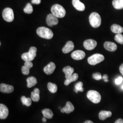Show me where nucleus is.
Here are the masks:
<instances>
[{
	"label": "nucleus",
	"instance_id": "nucleus-1",
	"mask_svg": "<svg viewBox=\"0 0 123 123\" xmlns=\"http://www.w3.org/2000/svg\"><path fill=\"white\" fill-rule=\"evenodd\" d=\"M37 33L40 37L44 39H51L53 37V33L52 30L44 26L38 27L37 30Z\"/></svg>",
	"mask_w": 123,
	"mask_h": 123
},
{
	"label": "nucleus",
	"instance_id": "nucleus-2",
	"mask_svg": "<svg viewBox=\"0 0 123 123\" xmlns=\"http://www.w3.org/2000/svg\"><path fill=\"white\" fill-rule=\"evenodd\" d=\"M51 12L57 18H64L66 15V11L61 5L55 4L51 8Z\"/></svg>",
	"mask_w": 123,
	"mask_h": 123
},
{
	"label": "nucleus",
	"instance_id": "nucleus-3",
	"mask_svg": "<svg viewBox=\"0 0 123 123\" xmlns=\"http://www.w3.org/2000/svg\"><path fill=\"white\" fill-rule=\"evenodd\" d=\"M89 22L92 27L98 28L101 25V17L97 12H92L89 17Z\"/></svg>",
	"mask_w": 123,
	"mask_h": 123
},
{
	"label": "nucleus",
	"instance_id": "nucleus-4",
	"mask_svg": "<svg viewBox=\"0 0 123 123\" xmlns=\"http://www.w3.org/2000/svg\"><path fill=\"white\" fill-rule=\"evenodd\" d=\"M37 49L35 47H31L28 53H23L22 55V60L25 62H31L35 58L37 55Z\"/></svg>",
	"mask_w": 123,
	"mask_h": 123
},
{
	"label": "nucleus",
	"instance_id": "nucleus-5",
	"mask_svg": "<svg viewBox=\"0 0 123 123\" xmlns=\"http://www.w3.org/2000/svg\"><path fill=\"white\" fill-rule=\"evenodd\" d=\"M105 60L104 55L99 53H96L88 58V63L91 65H95Z\"/></svg>",
	"mask_w": 123,
	"mask_h": 123
},
{
	"label": "nucleus",
	"instance_id": "nucleus-6",
	"mask_svg": "<svg viewBox=\"0 0 123 123\" xmlns=\"http://www.w3.org/2000/svg\"><path fill=\"white\" fill-rule=\"evenodd\" d=\"M88 99L94 104L99 103L101 99V96L99 93L95 90H89L87 94Z\"/></svg>",
	"mask_w": 123,
	"mask_h": 123
},
{
	"label": "nucleus",
	"instance_id": "nucleus-7",
	"mask_svg": "<svg viewBox=\"0 0 123 123\" xmlns=\"http://www.w3.org/2000/svg\"><path fill=\"white\" fill-rule=\"evenodd\" d=\"M2 17L5 21L7 22H12L14 20V16L12 9L10 8H6L2 12Z\"/></svg>",
	"mask_w": 123,
	"mask_h": 123
},
{
	"label": "nucleus",
	"instance_id": "nucleus-8",
	"mask_svg": "<svg viewBox=\"0 0 123 123\" xmlns=\"http://www.w3.org/2000/svg\"><path fill=\"white\" fill-rule=\"evenodd\" d=\"M84 48L88 50H92L95 49L97 46V42L93 39H88L84 42Z\"/></svg>",
	"mask_w": 123,
	"mask_h": 123
},
{
	"label": "nucleus",
	"instance_id": "nucleus-9",
	"mask_svg": "<svg viewBox=\"0 0 123 123\" xmlns=\"http://www.w3.org/2000/svg\"><path fill=\"white\" fill-rule=\"evenodd\" d=\"M46 22L48 26H52L54 25H57L58 23V20L57 17L52 13L49 14L47 16L46 18Z\"/></svg>",
	"mask_w": 123,
	"mask_h": 123
},
{
	"label": "nucleus",
	"instance_id": "nucleus-10",
	"mask_svg": "<svg viewBox=\"0 0 123 123\" xmlns=\"http://www.w3.org/2000/svg\"><path fill=\"white\" fill-rule=\"evenodd\" d=\"M85 57V53L82 50H76L71 54V57L76 60H80Z\"/></svg>",
	"mask_w": 123,
	"mask_h": 123
},
{
	"label": "nucleus",
	"instance_id": "nucleus-11",
	"mask_svg": "<svg viewBox=\"0 0 123 123\" xmlns=\"http://www.w3.org/2000/svg\"><path fill=\"white\" fill-rule=\"evenodd\" d=\"M9 110L7 107L3 104L0 105V119H6L8 116Z\"/></svg>",
	"mask_w": 123,
	"mask_h": 123
},
{
	"label": "nucleus",
	"instance_id": "nucleus-12",
	"mask_svg": "<svg viewBox=\"0 0 123 123\" xmlns=\"http://www.w3.org/2000/svg\"><path fill=\"white\" fill-rule=\"evenodd\" d=\"M14 87L12 86L5 84H1L0 85V91L3 93H10L13 92Z\"/></svg>",
	"mask_w": 123,
	"mask_h": 123
},
{
	"label": "nucleus",
	"instance_id": "nucleus-13",
	"mask_svg": "<svg viewBox=\"0 0 123 123\" xmlns=\"http://www.w3.org/2000/svg\"><path fill=\"white\" fill-rule=\"evenodd\" d=\"M56 68V65L53 62H50L46 66L44 67L43 70L44 73L47 75H51L54 72Z\"/></svg>",
	"mask_w": 123,
	"mask_h": 123
},
{
	"label": "nucleus",
	"instance_id": "nucleus-14",
	"mask_svg": "<svg viewBox=\"0 0 123 123\" xmlns=\"http://www.w3.org/2000/svg\"><path fill=\"white\" fill-rule=\"evenodd\" d=\"M74 110V107L73 104L69 101H68L66 103V106L62 108L61 110L62 113H66V114H68L71 112H73Z\"/></svg>",
	"mask_w": 123,
	"mask_h": 123
},
{
	"label": "nucleus",
	"instance_id": "nucleus-15",
	"mask_svg": "<svg viewBox=\"0 0 123 123\" xmlns=\"http://www.w3.org/2000/svg\"><path fill=\"white\" fill-rule=\"evenodd\" d=\"M104 46L107 50L112 52L115 51L117 49L116 44L111 42H106L104 43Z\"/></svg>",
	"mask_w": 123,
	"mask_h": 123
},
{
	"label": "nucleus",
	"instance_id": "nucleus-16",
	"mask_svg": "<svg viewBox=\"0 0 123 123\" xmlns=\"http://www.w3.org/2000/svg\"><path fill=\"white\" fill-rule=\"evenodd\" d=\"M72 4L75 8L79 11H84L85 9V6L84 3L79 0H73Z\"/></svg>",
	"mask_w": 123,
	"mask_h": 123
},
{
	"label": "nucleus",
	"instance_id": "nucleus-17",
	"mask_svg": "<svg viewBox=\"0 0 123 123\" xmlns=\"http://www.w3.org/2000/svg\"><path fill=\"white\" fill-rule=\"evenodd\" d=\"M74 48V43L72 41H68L67 43L65 46L62 49V52L64 53H68L71 52Z\"/></svg>",
	"mask_w": 123,
	"mask_h": 123
},
{
	"label": "nucleus",
	"instance_id": "nucleus-18",
	"mask_svg": "<svg viewBox=\"0 0 123 123\" xmlns=\"http://www.w3.org/2000/svg\"><path fill=\"white\" fill-rule=\"evenodd\" d=\"M62 71L65 74L66 79H68L70 78L73 74V73L74 72V69L70 66H66L63 68Z\"/></svg>",
	"mask_w": 123,
	"mask_h": 123
},
{
	"label": "nucleus",
	"instance_id": "nucleus-19",
	"mask_svg": "<svg viewBox=\"0 0 123 123\" xmlns=\"http://www.w3.org/2000/svg\"><path fill=\"white\" fill-rule=\"evenodd\" d=\"M40 90L37 88H35L34 91L31 92V97L32 100L34 102H38L40 100Z\"/></svg>",
	"mask_w": 123,
	"mask_h": 123
},
{
	"label": "nucleus",
	"instance_id": "nucleus-20",
	"mask_svg": "<svg viewBox=\"0 0 123 123\" xmlns=\"http://www.w3.org/2000/svg\"><path fill=\"white\" fill-rule=\"evenodd\" d=\"M112 112L108 111L102 110L99 113V118L101 120H104L112 116Z\"/></svg>",
	"mask_w": 123,
	"mask_h": 123
},
{
	"label": "nucleus",
	"instance_id": "nucleus-21",
	"mask_svg": "<svg viewBox=\"0 0 123 123\" xmlns=\"http://www.w3.org/2000/svg\"><path fill=\"white\" fill-rule=\"evenodd\" d=\"M111 30L114 33L121 34L123 32V27L118 24H114L111 26Z\"/></svg>",
	"mask_w": 123,
	"mask_h": 123
},
{
	"label": "nucleus",
	"instance_id": "nucleus-22",
	"mask_svg": "<svg viewBox=\"0 0 123 123\" xmlns=\"http://www.w3.org/2000/svg\"><path fill=\"white\" fill-rule=\"evenodd\" d=\"M27 87L31 88L35 86L37 84V80L36 78L34 77H30L26 79Z\"/></svg>",
	"mask_w": 123,
	"mask_h": 123
},
{
	"label": "nucleus",
	"instance_id": "nucleus-23",
	"mask_svg": "<svg viewBox=\"0 0 123 123\" xmlns=\"http://www.w3.org/2000/svg\"><path fill=\"white\" fill-rule=\"evenodd\" d=\"M79 78V75L77 74H74L69 79H66L64 81V84L66 86H68L72 82L76 81Z\"/></svg>",
	"mask_w": 123,
	"mask_h": 123
},
{
	"label": "nucleus",
	"instance_id": "nucleus-24",
	"mask_svg": "<svg viewBox=\"0 0 123 123\" xmlns=\"http://www.w3.org/2000/svg\"><path fill=\"white\" fill-rule=\"evenodd\" d=\"M42 113L43 115V117L47 119H52L53 116L52 111L49 109H45L43 110H42Z\"/></svg>",
	"mask_w": 123,
	"mask_h": 123
},
{
	"label": "nucleus",
	"instance_id": "nucleus-25",
	"mask_svg": "<svg viewBox=\"0 0 123 123\" xmlns=\"http://www.w3.org/2000/svg\"><path fill=\"white\" fill-rule=\"evenodd\" d=\"M112 4L115 9H123V0H113Z\"/></svg>",
	"mask_w": 123,
	"mask_h": 123
},
{
	"label": "nucleus",
	"instance_id": "nucleus-26",
	"mask_svg": "<svg viewBox=\"0 0 123 123\" xmlns=\"http://www.w3.org/2000/svg\"><path fill=\"white\" fill-rule=\"evenodd\" d=\"M21 101L22 104L26 106L27 107H29L31 105L32 103V99L30 98H26L24 96L21 97Z\"/></svg>",
	"mask_w": 123,
	"mask_h": 123
},
{
	"label": "nucleus",
	"instance_id": "nucleus-27",
	"mask_svg": "<svg viewBox=\"0 0 123 123\" xmlns=\"http://www.w3.org/2000/svg\"><path fill=\"white\" fill-rule=\"evenodd\" d=\"M47 87L49 91L52 93H55L57 92V87L56 84L49 82L48 84Z\"/></svg>",
	"mask_w": 123,
	"mask_h": 123
},
{
	"label": "nucleus",
	"instance_id": "nucleus-28",
	"mask_svg": "<svg viewBox=\"0 0 123 123\" xmlns=\"http://www.w3.org/2000/svg\"><path fill=\"white\" fill-rule=\"evenodd\" d=\"M83 83L82 82H79L77 83L75 85L74 91L76 93L79 92H83L84 88H83Z\"/></svg>",
	"mask_w": 123,
	"mask_h": 123
},
{
	"label": "nucleus",
	"instance_id": "nucleus-29",
	"mask_svg": "<svg viewBox=\"0 0 123 123\" xmlns=\"http://www.w3.org/2000/svg\"><path fill=\"white\" fill-rule=\"evenodd\" d=\"M23 11L25 13H27V14H31L32 13L33 9L31 3H27L26 4V7L23 9Z\"/></svg>",
	"mask_w": 123,
	"mask_h": 123
},
{
	"label": "nucleus",
	"instance_id": "nucleus-30",
	"mask_svg": "<svg viewBox=\"0 0 123 123\" xmlns=\"http://www.w3.org/2000/svg\"><path fill=\"white\" fill-rule=\"evenodd\" d=\"M115 40L119 43L123 45V36L121 34H117L114 37Z\"/></svg>",
	"mask_w": 123,
	"mask_h": 123
},
{
	"label": "nucleus",
	"instance_id": "nucleus-31",
	"mask_svg": "<svg viewBox=\"0 0 123 123\" xmlns=\"http://www.w3.org/2000/svg\"><path fill=\"white\" fill-rule=\"evenodd\" d=\"M30 68H29L27 66H25V65L22 66V74L25 75L29 74L30 73Z\"/></svg>",
	"mask_w": 123,
	"mask_h": 123
},
{
	"label": "nucleus",
	"instance_id": "nucleus-32",
	"mask_svg": "<svg viewBox=\"0 0 123 123\" xmlns=\"http://www.w3.org/2000/svg\"><path fill=\"white\" fill-rule=\"evenodd\" d=\"M92 78L96 80H99L102 79V77L101 74L99 72H97L93 74L92 75Z\"/></svg>",
	"mask_w": 123,
	"mask_h": 123
},
{
	"label": "nucleus",
	"instance_id": "nucleus-33",
	"mask_svg": "<svg viewBox=\"0 0 123 123\" xmlns=\"http://www.w3.org/2000/svg\"><path fill=\"white\" fill-rule=\"evenodd\" d=\"M123 78L121 77H119L115 80V83L117 85H119L121 84L123 82Z\"/></svg>",
	"mask_w": 123,
	"mask_h": 123
},
{
	"label": "nucleus",
	"instance_id": "nucleus-34",
	"mask_svg": "<svg viewBox=\"0 0 123 123\" xmlns=\"http://www.w3.org/2000/svg\"><path fill=\"white\" fill-rule=\"evenodd\" d=\"M41 2V0H31V3L33 4L39 5Z\"/></svg>",
	"mask_w": 123,
	"mask_h": 123
},
{
	"label": "nucleus",
	"instance_id": "nucleus-35",
	"mask_svg": "<svg viewBox=\"0 0 123 123\" xmlns=\"http://www.w3.org/2000/svg\"><path fill=\"white\" fill-rule=\"evenodd\" d=\"M102 79H104V81L105 82H109V80H108V76L107 74H105L102 77Z\"/></svg>",
	"mask_w": 123,
	"mask_h": 123
},
{
	"label": "nucleus",
	"instance_id": "nucleus-36",
	"mask_svg": "<svg viewBox=\"0 0 123 123\" xmlns=\"http://www.w3.org/2000/svg\"><path fill=\"white\" fill-rule=\"evenodd\" d=\"M119 71L120 73L123 75V63H122L119 67Z\"/></svg>",
	"mask_w": 123,
	"mask_h": 123
},
{
	"label": "nucleus",
	"instance_id": "nucleus-37",
	"mask_svg": "<svg viewBox=\"0 0 123 123\" xmlns=\"http://www.w3.org/2000/svg\"><path fill=\"white\" fill-rule=\"evenodd\" d=\"M114 123H123V120L122 119H118Z\"/></svg>",
	"mask_w": 123,
	"mask_h": 123
},
{
	"label": "nucleus",
	"instance_id": "nucleus-38",
	"mask_svg": "<svg viewBox=\"0 0 123 123\" xmlns=\"http://www.w3.org/2000/svg\"><path fill=\"white\" fill-rule=\"evenodd\" d=\"M84 123H93V122L91 120H87Z\"/></svg>",
	"mask_w": 123,
	"mask_h": 123
},
{
	"label": "nucleus",
	"instance_id": "nucleus-39",
	"mask_svg": "<svg viewBox=\"0 0 123 123\" xmlns=\"http://www.w3.org/2000/svg\"><path fill=\"white\" fill-rule=\"evenodd\" d=\"M42 120H43V122H46L47 121L46 118L45 117H43V118L42 119Z\"/></svg>",
	"mask_w": 123,
	"mask_h": 123
},
{
	"label": "nucleus",
	"instance_id": "nucleus-40",
	"mask_svg": "<svg viewBox=\"0 0 123 123\" xmlns=\"http://www.w3.org/2000/svg\"><path fill=\"white\" fill-rule=\"evenodd\" d=\"M121 88H122V89H123V84L122 85V87H121Z\"/></svg>",
	"mask_w": 123,
	"mask_h": 123
}]
</instances>
